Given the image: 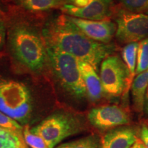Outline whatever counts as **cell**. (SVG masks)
<instances>
[{"label":"cell","mask_w":148,"mask_h":148,"mask_svg":"<svg viewBox=\"0 0 148 148\" xmlns=\"http://www.w3.org/2000/svg\"><path fill=\"white\" fill-rule=\"evenodd\" d=\"M45 45L73 56L87 62L98 71L101 62L113 55V43H101L84 34L70 20L68 15H60L49 20L42 29Z\"/></svg>","instance_id":"1"},{"label":"cell","mask_w":148,"mask_h":148,"mask_svg":"<svg viewBox=\"0 0 148 148\" xmlns=\"http://www.w3.org/2000/svg\"><path fill=\"white\" fill-rule=\"evenodd\" d=\"M8 43L11 53L20 64L34 73L44 69L48 62L46 45L33 27L16 24L9 32Z\"/></svg>","instance_id":"2"},{"label":"cell","mask_w":148,"mask_h":148,"mask_svg":"<svg viewBox=\"0 0 148 148\" xmlns=\"http://www.w3.org/2000/svg\"><path fill=\"white\" fill-rule=\"evenodd\" d=\"M47 60L53 75L64 90L77 99L86 97L79 60L73 56L46 46Z\"/></svg>","instance_id":"3"},{"label":"cell","mask_w":148,"mask_h":148,"mask_svg":"<svg viewBox=\"0 0 148 148\" xmlns=\"http://www.w3.org/2000/svg\"><path fill=\"white\" fill-rule=\"evenodd\" d=\"M0 111L19 123H26L32 111V97L26 85L14 80L0 81Z\"/></svg>","instance_id":"4"},{"label":"cell","mask_w":148,"mask_h":148,"mask_svg":"<svg viewBox=\"0 0 148 148\" xmlns=\"http://www.w3.org/2000/svg\"><path fill=\"white\" fill-rule=\"evenodd\" d=\"M84 129L82 121L74 114L66 112H55L31 128L45 141L49 148H55L69 136L81 132Z\"/></svg>","instance_id":"5"},{"label":"cell","mask_w":148,"mask_h":148,"mask_svg":"<svg viewBox=\"0 0 148 148\" xmlns=\"http://www.w3.org/2000/svg\"><path fill=\"white\" fill-rule=\"evenodd\" d=\"M100 77L105 95L119 97L128 91L132 82L126 65L117 55H111L100 64Z\"/></svg>","instance_id":"6"},{"label":"cell","mask_w":148,"mask_h":148,"mask_svg":"<svg viewBox=\"0 0 148 148\" xmlns=\"http://www.w3.org/2000/svg\"><path fill=\"white\" fill-rule=\"evenodd\" d=\"M115 36L121 43L138 42L148 37V14L134 13L121 8L115 16Z\"/></svg>","instance_id":"7"},{"label":"cell","mask_w":148,"mask_h":148,"mask_svg":"<svg viewBox=\"0 0 148 148\" xmlns=\"http://www.w3.org/2000/svg\"><path fill=\"white\" fill-rule=\"evenodd\" d=\"M90 125L101 131H106L129 124L130 113L117 105H103L92 108L88 113Z\"/></svg>","instance_id":"8"},{"label":"cell","mask_w":148,"mask_h":148,"mask_svg":"<svg viewBox=\"0 0 148 148\" xmlns=\"http://www.w3.org/2000/svg\"><path fill=\"white\" fill-rule=\"evenodd\" d=\"M64 13L72 17L101 21L108 19L112 13V0H88L84 6L78 8L66 3L61 7Z\"/></svg>","instance_id":"9"},{"label":"cell","mask_w":148,"mask_h":148,"mask_svg":"<svg viewBox=\"0 0 148 148\" xmlns=\"http://www.w3.org/2000/svg\"><path fill=\"white\" fill-rule=\"evenodd\" d=\"M69 16L70 20L88 37L101 43H110L116 31V23L108 19L101 21Z\"/></svg>","instance_id":"10"},{"label":"cell","mask_w":148,"mask_h":148,"mask_svg":"<svg viewBox=\"0 0 148 148\" xmlns=\"http://www.w3.org/2000/svg\"><path fill=\"white\" fill-rule=\"evenodd\" d=\"M135 127L122 125L110 130L101 139V148H130L138 139Z\"/></svg>","instance_id":"11"},{"label":"cell","mask_w":148,"mask_h":148,"mask_svg":"<svg viewBox=\"0 0 148 148\" xmlns=\"http://www.w3.org/2000/svg\"><path fill=\"white\" fill-rule=\"evenodd\" d=\"M79 67L86 87V97L91 102L100 101L105 93L97 71L90 64L83 61H79Z\"/></svg>","instance_id":"12"},{"label":"cell","mask_w":148,"mask_h":148,"mask_svg":"<svg viewBox=\"0 0 148 148\" xmlns=\"http://www.w3.org/2000/svg\"><path fill=\"white\" fill-rule=\"evenodd\" d=\"M147 87L148 69L138 74L133 80L131 86L133 106L136 112H140L143 110Z\"/></svg>","instance_id":"13"},{"label":"cell","mask_w":148,"mask_h":148,"mask_svg":"<svg viewBox=\"0 0 148 148\" xmlns=\"http://www.w3.org/2000/svg\"><path fill=\"white\" fill-rule=\"evenodd\" d=\"M0 148H29L25 143L23 133L0 127Z\"/></svg>","instance_id":"14"},{"label":"cell","mask_w":148,"mask_h":148,"mask_svg":"<svg viewBox=\"0 0 148 148\" xmlns=\"http://www.w3.org/2000/svg\"><path fill=\"white\" fill-rule=\"evenodd\" d=\"M138 47V42H131L127 44L123 48L121 51L122 60L126 65L128 69L131 82H133L134 79V75L136 74V56Z\"/></svg>","instance_id":"15"},{"label":"cell","mask_w":148,"mask_h":148,"mask_svg":"<svg viewBox=\"0 0 148 148\" xmlns=\"http://www.w3.org/2000/svg\"><path fill=\"white\" fill-rule=\"evenodd\" d=\"M55 148H101V140L97 135L90 134L62 143Z\"/></svg>","instance_id":"16"},{"label":"cell","mask_w":148,"mask_h":148,"mask_svg":"<svg viewBox=\"0 0 148 148\" xmlns=\"http://www.w3.org/2000/svg\"><path fill=\"white\" fill-rule=\"evenodd\" d=\"M20 5L29 11H45L60 5L62 0H16Z\"/></svg>","instance_id":"17"},{"label":"cell","mask_w":148,"mask_h":148,"mask_svg":"<svg viewBox=\"0 0 148 148\" xmlns=\"http://www.w3.org/2000/svg\"><path fill=\"white\" fill-rule=\"evenodd\" d=\"M136 62V75L148 69V37L138 42Z\"/></svg>","instance_id":"18"},{"label":"cell","mask_w":148,"mask_h":148,"mask_svg":"<svg viewBox=\"0 0 148 148\" xmlns=\"http://www.w3.org/2000/svg\"><path fill=\"white\" fill-rule=\"evenodd\" d=\"M23 136L25 143L29 148H49L42 138L31 131L28 125L23 127Z\"/></svg>","instance_id":"19"},{"label":"cell","mask_w":148,"mask_h":148,"mask_svg":"<svg viewBox=\"0 0 148 148\" xmlns=\"http://www.w3.org/2000/svg\"><path fill=\"white\" fill-rule=\"evenodd\" d=\"M123 9L134 13H148V0H119Z\"/></svg>","instance_id":"20"},{"label":"cell","mask_w":148,"mask_h":148,"mask_svg":"<svg viewBox=\"0 0 148 148\" xmlns=\"http://www.w3.org/2000/svg\"><path fill=\"white\" fill-rule=\"evenodd\" d=\"M0 127L14 131V132L23 133V127L18 122L0 111Z\"/></svg>","instance_id":"21"},{"label":"cell","mask_w":148,"mask_h":148,"mask_svg":"<svg viewBox=\"0 0 148 148\" xmlns=\"http://www.w3.org/2000/svg\"><path fill=\"white\" fill-rule=\"evenodd\" d=\"M6 37V28L3 18L0 16V51L3 47Z\"/></svg>","instance_id":"22"},{"label":"cell","mask_w":148,"mask_h":148,"mask_svg":"<svg viewBox=\"0 0 148 148\" xmlns=\"http://www.w3.org/2000/svg\"><path fill=\"white\" fill-rule=\"evenodd\" d=\"M140 139L143 140L144 144L148 147V127L143 125L140 131Z\"/></svg>","instance_id":"23"},{"label":"cell","mask_w":148,"mask_h":148,"mask_svg":"<svg viewBox=\"0 0 148 148\" xmlns=\"http://www.w3.org/2000/svg\"><path fill=\"white\" fill-rule=\"evenodd\" d=\"M130 148H148L147 146H146L144 143L143 142V140L140 139V138H138L136 141L135 142L132 147Z\"/></svg>","instance_id":"24"},{"label":"cell","mask_w":148,"mask_h":148,"mask_svg":"<svg viewBox=\"0 0 148 148\" xmlns=\"http://www.w3.org/2000/svg\"><path fill=\"white\" fill-rule=\"evenodd\" d=\"M146 98H147V99H148V87H147V92H146Z\"/></svg>","instance_id":"25"},{"label":"cell","mask_w":148,"mask_h":148,"mask_svg":"<svg viewBox=\"0 0 148 148\" xmlns=\"http://www.w3.org/2000/svg\"><path fill=\"white\" fill-rule=\"evenodd\" d=\"M146 110H147V112H148V103H147V106H146Z\"/></svg>","instance_id":"26"},{"label":"cell","mask_w":148,"mask_h":148,"mask_svg":"<svg viewBox=\"0 0 148 148\" xmlns=\"http://www.w3.org/2000/svg\"><path fill=\"white\" fill-rule=\"evenodd\" d=\"M147 14H148V13H147Z\"/></svg>","instance_id":"27"}]
</instances>
